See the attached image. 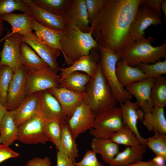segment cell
Here are the masks:
<instances>
[{"instance_id": "41", "label": "cell", "mask_w": 166, "mask_h": 166, "mask_svg": "<svg viewBox=\"0 0 166 166\" xmlns=\"http://www.w3.org/2000/svg\"><path fill=\"white\" fill-rule=\"evenodd\" d=\"M74 166H105L98 160L97 154L88 149L81 160L74 162Z\"/></svg>"}, {"instance_id": "14", "label": "cell", "mask_w": 166, "mask_h": 166, "mask_svg": "<svg viewBox=\"0 0 166 166\" xmlns=\"http://www.w3.org/2000/svg\"><path fill=\"white\" fill-rule=\"evenodd\" d=\"M155 80V78H147L133 83L125 88L130 94L135 97L136 102L144 114L151 112L154 107L151 92Z\"/></svg>"}, {"instance_id": "37", "label": "cell", "mask_w": 166, "mask_h": 166, "mask_svg": "<svg viewBox=\"0 0 166 166\" xmlns=\"http://www.w3.org/2000/svg\"><path fill=\"white\" fill-rule=\"evenodd\" d=\"M137 66L144 74L146 78H156L166 74V60L158 61L154 63L146 64L140 63Z\"/></svg>"}, {"instance_id": "31", "label": "cell", "mask_w": 166, "mask_h": 166, "mask_svg": "<svg viewBox=\"0 0 166 166\" xmlns=\"http://www.w3.org/2000/svg\"><path fill=\"white\" fill-rule=\"evenodd\" d=\"M59 150L71 158L74 162L79 156V150L75 139L65 123L62 124Z\"/></svg>"}, {"instance_id": "6", "label": "cell", "mask_w": 166, "mask_h": 166, "mask_svg": "<svg viewBox=\"0 0 166 166\" xmlns=\"http://www.w3.org/2000/svg\"><path fill=\"white\" fill-rule=\"evenodd\" d=\"M124 124L121 109L115 106L96 115L93 128L89 130V133L94 137L109 138Z\"/></svg>"}, {"instance_id": "48", "label": "cell", "mask_w": 166, "mask_h": 166, "mask_svg": "<svg viewBox=\"0 0 166 166\" xmlns=\"http://www.w3.org/2000/svg\"><path fill=\"white\" fill-rule=\"evenodd\" d=\"M152 159L158 165L161 166H166L165 164V161L166 160L162 157L156 156Z\"/></svg>"}, {"instance_id": "16", "label": "cell", "mask_w": 166, "mask_h": 166, "mask_svg": "<svg viewBox=\"0 0 166 166\" xmlns=\"http://www.w3.org/2000/svg\"><path fill=\"white\" fill-rule=\"evenodd\" d=\"M100 58L98 46L92 49L89 55L82 56L68 67H60V79L72 73L79 71L83 72L93 77L96 73Z\"/></svg>"}, {"instance_id": "11", "label": "cell", "mask_w": 166, "mask_h": 166, "mask_svg": "<svg viewBox=\"0 0 166 166\" xmlns=\"http://www.w3.org/2000/svg\"><path fill=\"white\" fill-rule=\"evenodd\" d=\"M161 17L149 7L140 6L130 30V36L134 41L145 37L144 31L149 26L162 25V22Z\"/></svg>"}, {"instance_id": "22", "label": "cell", "mask_w": 166, "mask_h": 166, "mask_svg": "<svg viewBox=\"0 0 166 166\" xmlns=\"http://www.w3.org/2000/svg\"><path fill=\"white\" fill-rule=\"evenodd\" d=\"M146 147L142 144L128 146L119 152L109 164L110 166H128L140 161L146 152Z\"/></svg>"}, {"instance_id": "42", "label": "cell", "mask_w": 166, "mask_h": 166, "mask_svg": "<svg viewBox=\"0 0 166 166\" xmlns=\"http://www.w3.org/2000/svg\"><path fill=\"white\" fill-rule=\"evenodd\" d=\"M19 154L14 151L9 146L0 144V163L11 158L17 157Z\"/></svg>"}, {"instance_id": "1", "label": "cell", "mask_w": 166, "mask_h": 166, "mask_svg": "<svg viewBox=\"0 0 166 166\" xmlns=\"http://www.w3.org/2000/svg\"><path fill=\"white\" fill-rule=\"evenodd\" d=\"M140 3V0H106L91 23L98 45L118 55L133 42L130 30Z\"/></svg>"}, {"instance_id": "49", "label": "cell", "mask_w": 166, "mask_h": 166, "mask_svg": "<svg viewBox=\"0 0 166 166\" xmlns=\"http://www.w3.org/2000/svg\"><path fill=\"white\" fill-rule=\"evenodd\" d=\"M160 9L164 13L165 17V23L166 22V0H161L160 5Z\"/></svg>"}, {"instance_id": "28", "label": "cell", "mask_w": 166, "mask_h": 166, "mask_svg": "<svg viewBox=\"0 0 166 166\" xmlns=\"http://www.w3.org/2000/svg\"><path fill=\"white\" fill-rule=\"evenodd\" d=\"M91 79L84 73L73 72L60 79V87L75 93H83Z\"/></svg>"}, {"instance_id": "2", "label": "cell", "mask_w": 166, "mask_h": 166, "mask_svg": "<svg viewBox=\"0 0 166 166\" xmlns=\"http://www.w3.org/2000/svg\"><path fill=\"white\" fill-rule=\"evenodd\" d=\"M83 102L89 106L96 115L116 106L112 90L104 76L100 61L94 76L87 85Z\"/></svg>"}, {"instance_id": "36", "label": "cell", "mask_w": 166, "mask_h": 166, "mask_svg": "<svg viewBox=\"0 0 166 166\" xmlns=\"http://www.w3.org/2000/svg\"><path fill=\"white\" fill-rule=\"evenodd\" d=\"M145 143L156 156H160L166 160V134L154 133L148 138Z\"/></svg>"}, {"instance_id": "43", "label": "cell", "mask_w": 166, "mask_h": 166, "mask_svg": "<svg viewBox=\"0 0 166 166\" xmlns=\"http://www.w3.org/2000/svg\"><path fill=\"white\" fill-rule=\"evenodd\" d=\"M57 160L56 166H74L72 159L59 150L57 152Z\"/></svg>"}, {"instance_id": "45", "label": "cell", "mask_w": 166, "mask_h": 166, "mask_svg": "<svg viewBox=\"0 0 166 166\" xmlns=\"http://www.w3.org/2000/svg\"><path fill=\"white\" fill-rule=\"evenodd\" d=\"M161 1V0H140V6H148L161 16L160 9Z\"/></svg>"}, {"instance_id": "27", "label": "cell", "mask_w": 166, "mask_h": 166, "mask_svg": "<svg viewBox=\"0 0 166 166\" xmlns=\"http://www.w3.org/2000/svg\"><path fill=\"white\" fill-rule=\"evenodd\" d=\"M92 151L100 154L103 161L109 164L119 152L118 145L109 138L102 139L94 137L92 140Z\"/></svg>"}, {"instance_id": "38", "label": "cell", "mask_w": 166, "mask_h": 166, "mask_svg": "<svg viewBox=\"0 0 166 166\" xmlns=\"http://www.w3.org/2000/svg\"><path fill=\"white\" fill-rule=\"evenodd\" d=\"M19 10L24 13L30 12L22 0H0V16Z\"/></svg>"}, {"instance_id": "5", "label": "cell", "mask_w": 166, "mask_h": 166, "mask_svg": "<svg viewBox=\"0 0 166 166\" xmlns=\"http://www.w3.org/2000/svg\"><path fill=\"white\" fill-rule=\"evenodd\" d=\"M100 62L102 73L109 84L117 103H124L132 96L123 87L118 80L116 67L120 60L119 55L98 45Z\"/></svg>"}, {"instance_id": "50", "label": "cell", "mask_w": 166, "mask_h": 166, "mask_svg": "<svg viewBox=\"0 0 166 166\" xmlns=\"http://www.w3.org/2000/svg\"><path fill=\"white\" fill-rule=\"evenodd\" d=\"M3 20L2 17L0 16V38L2 35L4 30V27L3 24Z\"/></svg>"}, {"instance_id": "4", "label": "cell", "mask_w": 166, "mask_h": 166, "mask_svg": "<svg viewBox=\"0 0 166 166\" xmlns=\"http://www.w3.org/2000/svg\"><path fill=\"white\" fill-rule=\"evenodd\" d=\"M154 41V39L150 36L135 41L118 54L120 60L134 67L140 63L151 64L165 58L166 40L161 45L156 47L151 44Z\"/></svg>"}, {"instance_id": "32", "label": "cell", "mask_w": 166, "mask_h": 166, "mask_svg": "<svg viewBox=\"0 0 166 166\" xmlns=\"http://www.w3.org/2000/svg\"><path fill=\"white\" fill-rule=\"evenodd\" d=\"M109 139L117 144L128 146L142 144L131 130L125 124L120 129L112 134Z\"/></svg>"}, {"instance_id": "25", "label": "cell", "mask_w": 166, "mask_h": 166, "mask_svg": "<svg viewBox=\"0 0 166 166\" xmlns=\"http://www.w3.org/2000/svg\"><path fill=\"white\" fill-rule=\"evenodd\" d=\"M142 122L149 132L166 134V118L164 108L154 106L151 112L144 114Z\"/></svg>"}, {"instance_id": "46", "label": "cell", "mask_w": 166, "mask_h": 166, "mask_svg": "<svg viewBox=\"0 0 166 166\" xmlns=\"http://www.w3.org/2000/svg\"><path fill=\"white\" fill-rule=\"evenodd\" d=\"M128 166H161L157 164L153 159L147 161L137 162Z\"/></svg>"}, {"instance_id": "8", "label": "cell", "mask_w": 166, "mask_h": 166, "mask_svg": "<svg viewBox=\"0 0 166 166\" xmlns=\"http://www.w3.org/2000/svg\"><path fill=\"white\" fill-rule=\"evenodd\" d=\"M46 122L37 114L19 125L17 140L28 144H45L48 141L45 130Z\"/></svg>"}, {"instance_id": "44", "label": "cell", "mask_w": 166, "mask_h": 166, "mask_svg": "<svg viewBox=\"0 0 166 166\" xmlns=\"http://www.w3.org/2000/svg\"><path fill=\"white\" fill-rule=\"evenodd\" d=\"M51 164V161L48 156L44 158L35 157L28 161L26 166H50Z\"/></svg>"}, {"instance_id": "7", "label": "cell", "mask_w": 166, "mask_h": 166, "mask_svg": "<svg viewBox=\"0 0 166 166\" xmlns=\"http://www.w3.org/2000/svg\"><path fill=\"white\" fill-rule=\"evenodd\" d=\"M49 66L28 70L26 74L27 96L50 89L60 87V76Z\"/></svg>"}, {"instance_id": "47", "label": "cell", "mask_w": 166, "mask_h": 166, "mask_svg": "<svg viewBox=\"0 0 166 166\" xmlns=\"http://www.w3.org/2000/svg\"><path fill=\"white\" fill-rule=\"evenodd\" d=\"M8 112L6 107L0 102V122Z\"/></svg>"}, {"instance_id": "23", "label": "cell", "mask_w": 166, "mask_h": 166, "mask_svg": "<svg viewBox=\"0 0 166 166\" xmlns=\"http://www.w3.org/2000/svg\"><path fill=\"white\" fill-rule=\"evenodd\" d=\"M1 17L3 21L7 22L10 25L12 33H18L26 37L33 33L31 24L32 17L30 12L22 14L12 13Z\"/></svg>"}, {"instance_id": "24", "label": "cell", "mask_w": 166, "mask_h": 166, "mask_svg": "<svg viewBox=\"0 0 166 166\" xmlns=\"http://www.w3.org/2000/svg\"><path fill=\"white\" fill-rule=\"evenodd\" d=\"M116 73L120 84L124 88L133 83L146 78L137 66L132 67L122 60H120L117 62Z\"/></svg>"}, {"instance_id": "33", "label": "cell", "mask_w": 166, "mask_h": 166, "mask_svg": "<svg viewBox=\"0 0 166 166\" xmlns=\"http://www.w3.org/2000/svg\"><path fill=\"white\" fill-rule=\"evenodd\" d=\"M38 7L54 14L63 16L70 0H31Z\"/></svg>"}, {"instance_id": "18", "label": "cell", "mask_w": 166, "mask_h": 166, "mask_svg": "<svg viewBox=\"0 0 166 166\" xmlns=\"http://www.w3.org/2000/svg\"><path fill=\"white\" fill-rule=\"evenodd\" d=\"M22 1L30 10L33 18L42 25L59 30H63L66 27L63 16L54 14L38 7L31 0Z\"/></svg>"}, {"instance_id": "39", "label": "cell", "mask_w": 166, "mask_h": 166, "mask_svg": "<svg viewBox=\"0 0 166 166\" xmlns=\"http://www.w3.org/2000/svg\"><path fill=\"white\" fill-rule=\"evenodd\" d=\"M62 124L53 121L46 122L45 124V130L48 141L53 143L57 150L60 145Z\"/></svg>"}, {"instance_id": "15", "label": "cell", "mask_w": 166, "mask_h": 166, "mask_svg": "<svg viewBox=\"0 0 166 166\" xmlns=\"http://www.w3.org/2000/svg\"><path fill=\"white\" fill-rule=\"evenodd\" d=\"M63 17L67 27H77L84 33L90 31L85 0H70Z\"/></svg>"}, {"instance_id": "19", "label": "cell", "mask_w": 166, "mask_h": 166, "mask_svg": "<svg viewBox=\"0 0 166 166\" xmlns=\"http://www.w3.org/2000/svg\"><path fill=\"white\" fill-rule=\"evenodd\" d=\"M47 90L58 101L66 119L70 117L76 109L83 102L84 93H77L61 87Z\"/></svg>"}, {"instance_id": "40", "label": "cell", "mask_w": 166, "mask_h": 166, "mask_svg": "<svg viewBox=\"0 0 166 166\" xmlns=\"http://www.w3.org/2000/svg\"><path fill=\"white\" fill-rule=\"evenodd\" d=\"M106 0H85L88 20L91 23L105 5Z\"/></svg>"}, {"instance_id": "3", "label": "cell", "mask_w": 166, "mask_h": 166, "mask_svg": "<svg viewBox=\"0 0 166 166\" xmlns=\"http://www.w3.org/2000/svg\"><path fill=\"white\" fill-rule=\"evenodd\" d=\"M62 53L66 64L70 65L98 44L93 37L91 30L88 33L81 31L77 27H67L63 30L60 39Z\"/></svg>"}, {"instance_id": "20", "label": "cell", "mask_w": 166, "mask_h": 166, "mask_svg": "<svg viewBox=\"0 0 166 166\" xmlns=\"http://www.w3.org/2000/svg\"><path fill=\"white\" fill-rule=\"evenodd\" d=\"M122 110V120L135 134L142 144H145L147 139L142 137L140 134L137 127L138 120L142 122L144 114L136 102L128 100L124 103L119 104Z\"/></svg>"}, {"instance_id": "34", "label": "cell", "mask_w": 166, "mask_h": 166, "mask_svg": "<svg viewBox=\"0 0 166 166\" xmlns=\"http://www.w3.org/2000/svg\"><path fill=\"white\" fill-rule=\"evenodd\" d=\"M151 96L154 106L164 108L166 106V78L162 76L156 78Z\"/></svg>"}, {"instance_id": "29", "label": "cell", "mask_w": 166, "mask_h": 166, "mask_svg": "<svg viewBox=\"0 0 166 166\" xmlns=\"http://www.w3.org/2000/svg\"><path fill=\"white\" fill-rule=\"evenodd\" d=\"M20 55L22 65L28 70L38 69L49 66L30 46L23 42L20 45Z\"/></svg>"}, {"instance_id": "26", "label": "cell", "mask_w": 166, "mask_h": 166, "mask_svg": "<svg viewBox=\"0 0 166 166\" xmlns=\"http://www.w3.org/2000/svg\"><path fill=\"white\" fill-rule=\"evenodd\" d=\"M31 27L35 34L42 41L49 46L59 49L62 53L60 39L63 30L52 29L44 26L38 23L33 18Z\"/></svg>"}, {"instance_id": "30", "label": "cell", "mask_w": 166, "mask_h": 166, "mask_svg": "<svg viewBox=\"0 0 166 166\" xmlns=\"http://www.w3.org/2000/svg\"><path fill=\"white\" fill-rule=\"evenodd\" d=\"M18 127L9 111L0 122V144L9 146L17 140Z\"/></svg>"}, {"instance_id": "12", "label": "cell", "mask_w": 166, "mask_h": 166, "mask_svg": "<svg viewBox=\"0 0 166 166\" xmlns=\"http://www.w3.org/2000/svg\"><path fill=\"white\" fill-rule=\"evenodd\" d=\"M22 36L8 31L4 37L3 46L0 52V65L9 66L14 73L22 65L20 47Z\"/></svg>"}, {"instance_id": "9", "label": "cell", "mask_w": 166, "mask_h": 166, "mask_svg": "<svg viewBox=\"0 0 166 166\" xmlns=\"http://www.w3.org/2000/svg\"><path fill=\"white\" fill-rule=\"evenodd\" d=\"M28 69L22 65L13 74L8 91L6 107L8 111L17 108L25 100L26 93V74Z\"/></svg>"}, {"instance_id": "10", "label": "cell", "mask_w": 166, "mask_h": 166, "mask_svg": "<svg viewBox=\"0 0 166 166\" xmlns=\"http://www.w3.org/2000/svg\"><path fill=\"white\" fill-rule=\"evenodd\" d=\"M37 114L47 122H66V117L58 101L47 90L38 92Z\"/></svg>"}, {"instance_id": "35", "label": "cell", "mask_w": 166, "mask_h": 166, "mask_svg": "<svg viewBox=\"0 0 166 166\" xmlns=\"http://www.w3.org/2000/svg\"><path fill=\"white\" fill-rule=\"evenodd\" d=\"M13 74L12 70L9 66L0 65V102L5 107L8 89Z\"/></svg>"}, {"instance_id": "17", "label": "cell", "mask_w": 166, "mask_h": 166, "mask_svg": "<svg viewBox=\"0 0 166 166\" xmlns=\"http://www.w3.org/2000/svg\"><path fill=\"white\" fill-rule=\"evenodd\" d=\"M22 41L30 46L49 67L59 71L60 67L57 61L61 53L59 49L49 46L34 33L28 37L22 36Z\"/></svg>"}, {"instance_id": "13", "label": "cell", "mask_w": 166, "mask_h": 166, "mask_svg": "<svg viewBox=\"0 0 166 166\" xmlns=\"http://www.w3.org/2000/svg\"><path fill=\"white\" fill-rule=\"evenodd\" d=\"M96 116L90 107L83 102L66 119V125L75 139L80 134L93 128Z\"/></svg>"}, {"instance_id": "21", "label": "cell", "mask_w": 166, "mask_h": 166, "mask_svg": "<svg viewBox=\"0 0 166 166\" xmlns=\"http://www.w3.org/2000/svg\"><path fill=\"white\" fill-rule=\"evenodd\" d=\"M38 103V93L37 92L27 95L17 108L9 111L17 127L37 115Z\"/></svg>"}]
</instances>
